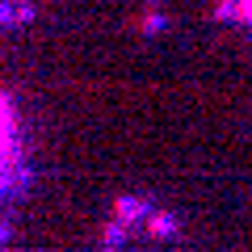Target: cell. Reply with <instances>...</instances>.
Listing matches in <instances>:
<instances>
[{
	"label": "cell",
	"instance_id": "6da1fadb",
	"mask_svg": "<svg viewBox=\"0 0 252 252\" xmlns=\"http://www.w3.org/2000/svg\"><path fill=\"white\" fill-rule=\"evenodd\" d=\"M147 227H152L156 235H172V215H164V210H152V215H147Z\"/></svg>",
	"mask_w": 252,
	"mask_h": 252
},
{
	"label": "cell",
	"instance_id": "7a4b0ae2",
	"mask_svg": "<svg viewBox=\"0 0 252 252\" xmlns=\"http://www.w3.org/2000/svg\"><path fill=\"white\" fill-rule=\"evenodd\" d=\"M244 13H248V17H252V0H244Z\"/></svg>",
	"mask_w": 252,
	"mask_h": 252
}]
</instances>
